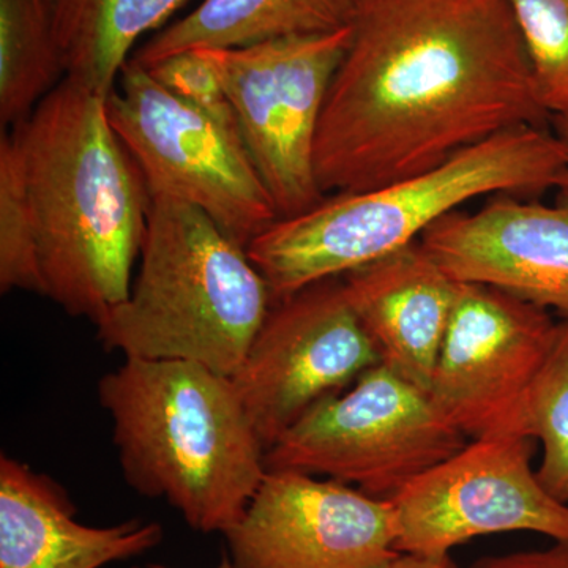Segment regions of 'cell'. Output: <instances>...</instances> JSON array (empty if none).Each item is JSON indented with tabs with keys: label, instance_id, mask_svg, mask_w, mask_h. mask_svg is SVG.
Segmentation results:
<instances>
[{
	"label": "cell",
	"instance_id": "obj_1",
	"mask_svg": "<svg viewBox=\"0 0 568 568\" xmlns=\"http://www.w3.org/2000/svg\"><path fill=\"white\" fill-rule=\"evenodd\" d=\"M549 122L507 0H362L325 100L316 178L324 194L365 192Z\"/></svg>",
	"mask_w": 568,
	"mask_h": 568
},
{
	"label": "cell",
	"instance_id": "obj_2",
	"mask_svg": "<svg viewBox=\"0 0 568 568\" xmlns=\"http://www.w3.org/2000/svg\"><path fill=\"white\" fill-rule=\"evenodd\" d=\"M24 155L44 297L92 324L129 298L151 194L106 99L63 78L11 130Z\"/></svg>",
	"mask_w": 568,
	"mask_h": 568
},
{
	"label": "cell",
	"instance_id": "obj_3",
	"mask_svg": "<svg viewBox=\"0 0 568 568\" xmlns=\"http://www.w3.org/2000/svg\"><path fill=\"white\" fill-rule=\"evenodd\" d=\"M567 178V142L548 129L518 126L426 173L324 197L312 211L272 224L246 253L278 302L420 241L428 227L476 197L537 196L562 189Z\"/></svg>",
	"mask_w": 568,
	"mask_h": 568
},
{
	"label": "cell",
	"instance_id": "obj_4",
	"mask_svg": "<svg viewBox=\"0 0 568 568\" xmlns=\"http://www.w3.org/2000/svg\"><path fill=\"white\" fill-rule=\"evenodd\" d=\"M123 478L201 534H226L263 484L265 447L230 376L125 358L99 383Z\"/></svg>",
	"mask_w": 568,
	"mask_h": 568
},
{
	"label": "cell",
	"instance_id": "obj_5",
	"mask_svg": "<svg viewBox=\"0 0 568 568\" xmlns=\"http://www.w3.org/2000/svg\"><path fill=\"white\" fill-rule=\"evenodd\" d=\"M274 305L245 246L204 212L152 194L129 298L95 324L125 358L186 361L233 377Z\"/></svg>",
	"mask_w": 568,
	"mask_h": 568
},
{
	"label": "cell",
	"instance_id": "obj_6",
	"mask_svg": "<svg viewBox=\"0 0 568 568\" xmlns=\"http://www.w3.org/2000/svg\"><path fill=\"white\" fill-rule=\"evenodd\" d=\"M106 114L151 196L192 204L245 248L278 222L241 130L183 102L133 59L108 95Z\"/></svg>",
	"mask_w": 568,
	"mask_h": 568
},
{
	"label": "cell",
	"instance_id": "obj_7",
	"mask_svg": "<svg viewBox=\"0 0 568 568\" xmlns=\"http://www.w3.org/2000/svg\"><path fill=\"white\" fill-rule=\"evenodd\" d=\"M466 446L467 437L426 392L379 364L313 407L265 452V465L357 485L365 495L392 500Z\"/></svg>",
	"mask_w": 568,
	"mask_h": 568
},
{
	"label": "cell",
	"instance_id": "obj_8",
	"mask_svg": "<svg viewBox=\"0 0 568 568\" xmlns=\"http://www.w3.org/2000/svg\"><path fill=\"white\" fill-rule=\"evenodd\" d=\"M353 39V26L203 50L222 78L239 130L280 220L323 203L315 151L328 89Z\"/></svg>",
	"mask_w": 568,
	"mask_h": 568
},
{
	"label": "cell",
	"instance_id": "obj_9",
	"mask_svg": "<svg viewBox=\"0 0 568 568\" xmlns=\"http://www.w3.org/2000/svg\"><path fill=\"white\" fill-rule=\"evenodd\" d=\"M379 364V351L335 276L274 302L231 379L268 450L313 407Z\"/></svg>",
	"mask_w": 568,
	"mask_h": 568
},
{
	"label": "cell",
	"instance_id": "obj_10",
	"mask_svg": "<svg viewBox=\"0 0 568 568\" xmlns=\"http://www.w3.org/2000/svg\"><path fill=\"white\" fill-rule=\"evenodd\" d=\"M534 440L476 439L414 478L390 500L398 552L450 555L473 538L503 532L568 541V504L538 480Z\"/></svg>",
	"mask_w": 568,
	"mask_h": 568
},
{
	"label": "cell",
	"instance_id": "obj_11",
	"mask_svg": "<svg viewBox=\"0 0 568 568\" xmlns=\"http://www.w3.org/2000/svg\"><path fill=\"white\" fill-rule=\"evenodd\" d=\"M556 331L540 306L487 284L459 283L429 398L467 439L525 436L526 399Z\"/></svg>",
	"mask_w": 568,
	"mask_h": 568
},
{
	"label": "cell",
	"instance_id": "obj_12",
	"mask_svg": "<svg viewBox=\"0 0 568 568\" xmlns=\"http://www.w3.org/2000/svg\"><path fill=\"white\" fill-rule=\"evenodd\" d=\"M396 537L390 500L295 470H267L224 534L235 568H384Z\"/></svg>",
	"mask_w": 568,
	"mask_h": 568
},
{
	"label": "cell",
	"instance_id": "obj_13",
	"mask_svg": "<svg viewBox=\"0 0 568 568\" xmlns=\"http://www.w3.org/2000/svg\"><path fill=\"white\" fill-rule=\"evenodd\" d=\"M558 204L499 194L477 212L455 211L420 237L459 283H480L568 321V190Z\"/></svg>",
	"mask_w": 568,
	"mask_h": 568
},
{
	"label": "cell",
	"instance_id": "obj_14",
	"mask_svg": "<svg viewBox=\"0 0 568 568\" xmlns=\"http://www.w3.org/2000/svg\"><path fill=\"white\" fill-rule=\"evenodd\" d=\"M77 514L58 481L0 457V568H103L140 558L163 540L156 521L89 526Z\"/></svg>",
	"mask_w": 568,
	"mask_h": 568
},
{
	"label": "cell",
	"instance_id": "obj_15",
	"mask_svg": "<svg viewBox=\"0 0 568 568\" xmlns=\"http://www.w3.org/2000/svg\"><path fill=\"white\" fill-rule=\"evenodd\" d=\"M342 278L347 301L383 364L428 394L459 282L420 241Z\"/></svg>",
	"mask_w": 568,
	"mask_h": 568
},
{
	"label": "cell",
	"instance_id": "obj_16",
	"mask_svg": "<svg viewBox=\"0 0 568 568\" xmlns=\"http://www.w3.org/2000/svg\"><path fill=\"white\" fill-rule=\"evenodd\" d=\"M362 0H204L132 55L148 69L178 52L241 48L351 28Z\"/></svg>",
	"mask_w": 568,
	"mask_h": 568
},
{
	"label": "cell",
	"instance_id": "obj_17",
	"mask_svg": "<svg viewBox=\"0 0 568 568\" xmlns=\"http://www.w3.org/2000/svg\"><path fill=\"white\" fill-rule=\"evenodd\" d=\"M189 0H55V36L65 80L104 97L136 41L162 28Z\"/></svg>",
	"mask_w": 568,
	"mask_h": 568
},
{
	"label": "cell",
	"instance_id": "obj_18",
	"mask_svg": "<svg viewBox=\"0 0 568 568\" xmlns=\"http://www.w3.org/2000/svg\"><path fill=\"white\" fill-rule=\"evenodd\" d=\"M55 0H0V122L14 126L61 84Z\"/></svg>",
	"mask_w": 568,
	"mask_h": 568
},
{
	"label": "cell",
	"instance_id": "obj_19",
	"mask_svg": "<svg viewBox=\"0 0 568 568\" xmlns=\"http://www.w3.org/2000/svg\"><path fill=\"white\" fill-rule=\"evenodd\" d=\"M0 291H26L44 297L24 155L13 132L0 138Z\"/></svg>",
	"mask_w": 568,
	"mask_h": 568
},
{
	"label": "cell",
	"instance_id": "obj_20",
	"mask_svg": "<svg viewBox=\"0 0 568 568\" xmlns=\"http://www.w3.org/2000/svg\"><path fill=\"white\" fill-rule=\"evenodd\" d=\"M523 435L544 447L538 480L568 504V321L558 323L551 349L530 386Z\"/></svg>",
	"mask_w": 568,
	"mask_h": 568
},
{
	"label": "cell",
	"instance_id": "obj_21",
	"mask_svg": "<svg viewBox=\"0 0 568 568\" xmlns=\"http://www.w3.org/2000/svg\"><path fill=\"white\" fill-rule=\"evenodd\" d=\"M538 97L549 114L568 111V0H507Z\"/></svg>",
	"mask_w": 568,
	"mask_h": 568
},
{
	"label": "cell",
	"instance_id": "obj_22",
	"mask_svg": "<svg viewBox=\"0 0 568 568\" xmlns=\"http://www.w3.org/2000/svg\"><path fill=\"white\" fill-rule=\"evenodd\" d=\"M145 70L183 102L239 129L222 78L203 50L178 52Z\"/></svg>",
	"mask_w": 568,
	"mask_h": 568
},
{
	"label": "cell",
	"instance_id": "obj_23",
	"mask_svg": "<svg viewBox=\"0 0 568 568\" xmlns=\"http://www.w3.org/2000/svg\"><path fill=\"white\" fill-rule=\"evenodd\" d=\"M473 568H568V541H555L552 547L537 551L487 556Z\"/></svg>",
	"mask_w": 568,
	"mask_h": 568
},
{
	"label": "cell",
	"instance_id": "obj_24",
	"mask_svg": "<svg viewBox=\"0 0 568 568\" xmlns=\"http://www.w3.org/2000/svg\"><path fill=\"white\" fill-rule=\"evenodd\" d=\"M384 568H462L452 559L450 555H413L399 552L388 566Z\"/></svg>",
	"mask_w": 568,
	"mask_h": 568
},
{
	"label": "cell",
	"instance_id": "obj_25",
	"mask_svg": "<svg viewBox=\"0 0 568 568\" xmlns=\"http://www.w3.org/2000/svg\"><path fill=\"white\" fill-rule=\"evenodd\" d=\"M551 123L555 125V132L568 144V111L562 112V114L552 115ZM560 190H568V178Z\"/></svg>",
	"mask_w": 568,
	"mask_h": 568
},
{
	"label": "cell",
	"instance_id": "obj_26",
	"mask_svg": "<svg viewBox=\"0 0 568 568\" xmlns=\"http://www.w3.org/2000/svg\"><path fill=\"white\" fill-rule=\"evenodd\" d=\"M134 568H175L170 566H163V564H149V566L144 567H134ZM213 568H235L234 564L231 562L230 556L226 555V551L223 552V558L220 560L219 566Z\"/></svg>",
	"mask_w": 568,
	"mask_h": 568
}]
</instances>
